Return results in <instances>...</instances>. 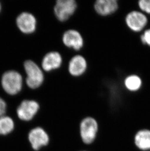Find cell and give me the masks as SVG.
<instances>
[{
  "label": "cell",
  "mask_w": 150,
  "mask_h": 151,
  "mask_svg": "<svg viewBox=\"0 0 150 151\" xmlns=\"http://www.w3.org/2000/svg\"><path fill=\"white\" fill-rule=\"evenodd\" d=\"M76 9L74 0H59L54 6V13L59 21L64 22L74 14Z\"/></svg>",
  "instance_id": "5b68a950"
},
{
  "label": "cell",
  "mask_w": 150,
  "mask_h": 151,
  "mask_svg": "<svg viewBox=\"0 0 150 151\" xmlns=\"http://www.w3.org/2000/svg\"><path fill=\"white\" fill-rule=\"evenodd\" d=\"M1 4H0V11H1Z\"/></svg>",
  "instance_id": "ffe728a7"
},
{
  "label": "cell",
  "mask_w": 150,
  "mask_h": 151,
  "mask_svg": "<svg viewBox=\"0 0 150 151\" xmlns=\"http://www.w3.org/2000/svg\"><path fill=\"white\" fill-rule=\"evenodd\" d=\"M88 151V150H81V151Z\"/></svg>",
  "instance_id": "d6986e66"
},
{
  "label": "cell",
  "mask_w": 150,
  "mask_h": 151,
  "mask_svg": "<svg viewBox=\"0 0 150 151\" xmlns=\"http://www.w3.org/2000/svg\"><path fill=\"white\" fill-rule=\"evenodd\" d=\"M126 22L131 29L135 32H139L146 26L147 19L143 13L135 11L127 15Z\"/></svg>",
  "instance_id": "ba28073f"
},
{
  "label": "cell",
  "mask_w": 150,
  "mask_h": 151,
  "mask_svg": "<svg viewBox=\"0 0 150 151\" xmlns=\"http://www.w3.org/2000/svg\"><path fill=\"white\" fill-rule=\"evenodd\" d=\"M6 102L0 97V117L4 116L6 111Z\"/></svg>",
  "instance_id": "ac0fdd59"
},
{
  "label": "cell",
  "mask_w": 150,
  "mask_h": 151,
  "mask_svg": "<svg viewBox=\"0 0 150 151\" xmlns=\"http://www.w3.org/2000/svg\"><path fill=\"white\" fill-rule=\"evenodd\" d=\"M24 68L27 75L26 83L28 87L32 89L40 87L44 80V76L41 69L31 60L24 62Z\"/></svg>",
  "instance_id": "3957f363"
},
{
  "label": "cell",
  "mask_w": 150,
  "mask_h": 151,
  "mask_svg": "<svg viewBox=\"0 0 150 151\" xmlns=\"http://www.w3.org/2000/svg\"><path fill=\"white\" fill-rule=\"evenodd\" d=\"M125 86L128 90L136 91L141 86V80L136 76H131L127 77L124 81Z\"/></svg>",
  "instance_id": "9a60e30c"
},
{
  "label": "cell",
  "mask_w": 150,
  "mask_h": 151,
  "mask_svg": "<svg viewBox=\"0 0 150 151\" xmlns=\"http://www.w3.org/2000/svg\"><path fill=\"white\" fill-rule=\"evenodd\" d=\"M62 63V57L58 52L52 51L48 53L43 58L41 66L43 70L50 71L59 68Z\"/></svg>",
  "instance_id": "30bf717a"
},
{
  "label": "cell",
  "mask_w": 150,
  "mask_h": 151,
  "mask_svg": "<svg viewBox=\"0 0 150 151\" xmlns=\"http://www.w3.org/2000/svg\"><path fill=\"white\" fill-rule=\"evenodd\" d=\"M28 139L32 148L35 151H40L47 147L50 142L49 134L41 126L32 129L29 133Z\"/></svg>",
  "instance_id": "277c9868"
},
{
  "label": "cell",
  "mask_w": 150,
  "mask_h": 151,
  "mask_svg": "<svg viewBox=\"0 0 150 151\" xmlns=\"http://www.w3.org/2000/svg\"><path fill=\"white\" fill-rule=\"evenodd\" d=\"M16 21L19 29L24 33L30 34L36 30L37 21L35 17L31 13H21L17 17Z\"/></svg>",
  "instance_id": "52a82bcc"
},
{
  "label": "cell",
  "mask_w": 150,
  "mask_h": 151,
  "mask_svg": "<svg viewBox=\"0 0 150 151\" xmlns=\"http://www.w3.org/2000/svg\"><path fill=\"white\" fill-rule=\"evenodd\" d=\"M14 129V122L10 117H0V134L5 135L10 133Z\"/></svg>",
  "instance_id": "5bb4252c"
},
{
  "label": "cell",
  "mask_w": 150,
  "mask_h": 151,
  "mask_svg": "<svg viewBox=\"0 0 150 151\" xmlns=\"http://www.w3.org/2000/svg\"><path fill=\"white\" fill-rule=\"evenodd\" d=\"M141 40L142 43L150 46V29L146 30L144 32V34L141 37Z\"/></svg>",
  "instance_id": "e0dca14e"
},
{
  "label": "cell",
  "mask_w": 150,
  "mask_h": 151,
  "mask_svg": "<svg viewBox=\"0 0 150 151\" xmlns=\"http://www.w3.org/2000/svg\"><path fill=\"white\" fill-rule=\"evenodd\" d=\"M87 62L82 56L78 55L71 59L69 63L68 70L70 74L79 76L84 74L87 68Z\"/></svg>",
  "instance_id": "8fae6325"
},
{
  "label": "cell",
  "mask_w": 150,
  "mask_h": 151,
  "mask_svg": "<svg viewBox=\"0 0 150 151\" xmlns=\"http://www.w3.org/2000/svg\"><path fill=\"white\" fill-rule=\"evenodd\" d=\"M64 44L68 47L79 50L84 45V39L81 34L76 30L70 29L64 33L62 37Z\"/></svg>",
  "instance_id": "9c48e42d"
},
{
  "label": "cell",
  "mask_w": 150,
  "mask_h": 151,
  "mask_svg": "<svg viewBox=\"0 0 150 151\" xmlns=\"http://www.w3.org/2000/svg\"><path fill=\"white\" fill-rule=\"evenodd\" d=\"M139 5L142 11L150 14V0H141L139 2Z\"/></svg>",
  "instance_id": "2e32d148"
},
{
  "label": "cell",
  "mask_w": 150,
  "mask_h": 151,
  "mask_svg": "<svg viewBox=\"0 0 150 151\" xmlns=\"http://www.w3.org/2000/svg\"><path fill=\"white\" fill-rule=\"evenodd\" d=\"M134 143L137 148L143 151L150 149V130H140L134 137Z\"/></svg>",
  "instance_id": "4fadbf2b"
},
{
  "label": "cell",
  "mask_w": 150,
  "mask_h": 151,
  "mask_svg": "<svg viewBox=\"0 0 150 151\" xmlns=\"http://www.w3.org/2000/svg\"><path fill=\"white\" fill-rule=\"evenodd\" d=\"M118 8V2L116 0H98L95 4V10L101 16L111 14Z\"/></svg>",
  "instance_id": "7c38bea8"
},
{
  "label": "cell",
  "mask_w": 150,
  "mask_h": 151,
  "mask_svg": "<svg viewBox=\"0 0 150 151\" xmlns=\"http://www.w3.org/2000/svg\"><path fill=\"white\" fill-rule=\"evenodd\" d=\"M40 108V105L37 101L24 100L17 108V115L21 120L30 121L38 114Z\"/></svg>",
  "instance_id": "8992f818"
},
{
  "label": "cell",
  "mask_w": 150,
  "mask_h": 151,
  "mask_svg": "<svg viewBox=\"0 0 150 151\" xmlns=\"http://www.w3.org/2000/svg\"><path fill=\"white\" fill-rule=\"evenodd\" d=\"M1 85L4 91L10 95H15L21 91L23 78L21 74L14 70L7 71L3 74Z\"/></svg>",
  "instance_id": "7a4b0ae2"
},
{
  "label": "cell",
  "mask_w": 150,
  "mask_h": 151,
  "mask_svg": "<svg viewBox=\"0 0 150 151\" xmlns=\"http://www.w3.org/2000/svg\"><path fill=\"white\" fill-rule=\"evenodd\" d=\"M98 121L92 116L83 118L79 123V131L81 140L84 145L90 146L96 140L99 132Z\"/></svg>",
  "instance_id": "6da1fadb"
}]
</instances>
